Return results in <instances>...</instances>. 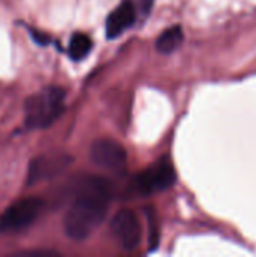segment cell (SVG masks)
<instances>
[{
	"mask_svg": "<svg viewBox=\"0 0 256 257\" xmlns=\"http://www.w3.org/2000/svg\"><path fill=\"white\" fill-rule=\"evenodd\" d=\"M72 157L65 152H50L33 158L27 169L26 184L29 187L39 182L51 181L56 176L62 175L72 164Z\"/></svg>",
	"mask_w": 256,
	"mask_h": 257,
	"instance_id": "obj_5",
	"label": "cell"
},
{
	"mask_svg": "<svg viewBox=\"0 0 256 257\" xmlns=\"http://www.w3.org/2000/svg\"><path fill=\"white\" fill-rule=\"evenodd\" d=\"M112 185L100 176H81L74 184V200L63 217V232L72 241L88 239L106 220Z\"/></svg>",
	"mask_w": 256,
	"mask_h": 257,
	"instance_id": "obj_1",
	"label": "cell"
},
{
	"mask_svg": "<svg viewBox=\"0 0 256 257\" xmlns=\"http://www.w3.org/2000/svg\"><path fill=\"white\" fill-rule=\"evenodd\" d=\"M44 202L38 197H24L12 203L0 215V233L12 235L29 229L39 217Z\"/></svg>",
	"mask_w": 256,
	"mask_h": 257,
	"instance_id": "obj_4",
	"label": "cell"
},
{
	"mask_svg": "<svg viewBox=\"0 0 256 257\" xmlns=\"http://www.w3.org/2000/svg\"><path fill=\"white\" fill-rule=\"evenodd\" d=\"M32 36H33V39H35L38 44H48V38H47L45 35H42V33H38V32L32 30Z\"/></svg>",
	"mask_w": 256,
	"mask_h": 257,
	"instance_id": "obj_12",
	"label": "cell"
},
{
	"mask_svg": "<svg viewBox=\"0 0 256 257\" xmlns=\"http://www.w3.org/2000/svg\"><path fill=\"white\" fill-rule=\"evenodd\" d=\"M65 90L57 86L41 89L24 102V125L27 130H42L53 125L65 110Z\"/></svg>",
	"mask_w": 256,
	"mask_h": 257,
	"instance_id": "obj_2",
	"label": "cell"
},
{
	"mask_svg": "<svg viewBox=\"0 0 256 257\" xmlns=\"http://www.w3.org/2000/svg\"><path fill=\"white\" fill-rule=\"evenodd\" d=\"M128 2L133 5V8L137 12V17H140V18L148 17L151 8L154 5V0H128Z\"/></svg>",
	"mask_w": 256,
	"mask_h": 257,
	"instance_id": "obj_11",
	"label": "cell"
},
{
	"mask_svg": "<svg viewBox=\"0 0 256 257\" xmlns=\"http://www.w3.org/2000/svg\"><path fill=\"white\" fill-rule=\"evenodd\" d=\"M92 163L112 173H121L127 167V152L124 146L112 139H98L91 146Z\"/></svg>",
	"mask_w": 256,
	"mask_h": 257,
	"instance_id": "obj_7",
	"label": "cell"
},
{
	"mask_svg": "<svg viewBox=\"0 0 256 257\" xmlns=\"http://www.w3.org/2000/svg\"><path fill=\"white\" fill-rule=\"evenodd\" d=\"M184 41V32L180 26H172L169 29H166L155 42V48L161 53V54H170L175 50H178L181 47Z\"/></svg>",
	"mask_w": 256,
	"mask_h": 257,
	"instance_id": "obj_9",
	"label": "cell"
},
{
	"mask_svg": "<svg viewBox=\"0 0 256 257\" xmlns=\"http://www.w3.org/2000/svg\"><path fill=\"white\" fill-rule=\"evenodd\" d=\"M177 181V170L169 157H161L149 167L133 178L130 191L134 196H151L174 187Z\"/></svg>",
	"mask_w": 256,
	"mask_h": 257,
	"instance_id": "obj_3",
	"label": "cell"
},
{
	"mask_svg": "<svg viewBox=\"0 0 256 257\" xmlns=\"http://www.w3.org/2000/svg\"><path fill=\"white\" fill-rule=\"evenodd\" d=\"M110 230L116 244L125 251L136 250L142 242V224L137 215L130 209H121L115 214Z\"/></svg>",
	"mask_w": 256,
	"mask_h": 257,
	"instance_id": "obj_6",
	"label": "cell"
},
{
	"mask_svg": "<svg viewBox=\"0 0 256 257\" xmlns=\"http://www.w3.org/2000/svg\"><path fill=\"white\" fill-rule=\"evenodd\" d=\"M137 18V12L128 0H122L119 6H116L106 20V36L109 39H116L122 33H125Z\"/></svg>",
	"mask_w": 256,
	"mask_h": 257,
	"instance_id": "obj_8",
	"label": "cell"
},
{
	"mask_svg": "<svg viewBox=\"0 0 256 257\" xmlns=\"http://www.w3.org/2000/svg\"><path fill=\"white\" fill-rule=\"evenodd\" d=\"M92 50V41L88 35L84 33H74L71 41H69V47H68V54L72 60H81L84 59Z\"/></svg>",
	"mask_w": 256,
	"mask_h": 257,
	"instance_id": "obj_10",
	"label": "cell"
}]
</instances>
